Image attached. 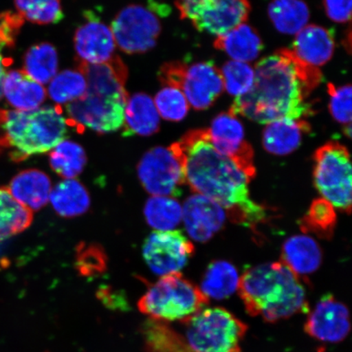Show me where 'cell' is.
<instances>
[{
    "mask_svg": "<svg viewBox=\"0 0 352 352\" xmlns=\"http://www.w3.org/2000/svg\"><path fill=\"white\" fill-rule=\"evenodd\" d=\"M305 329L314 340L328 343L340 342L351 330L349 308L331 294L324 296L308 315Z\"/></svg>",
    "mask_w": 352,
    "mask_h": 352,
    "instance_id": "5bb4252c",
    "label": "cell"
},
{
    "mask_svg": "<svg viewBox=\"0 0 352 352\" xmlns=\"http://www.w3.org/2000/svg\"><path fill=\"white\" fill-rule=\"evenodd\" d=\"M157 78L162 85L182 91L197 111L209 109L224 91L221 72L209 60L192 64L170 61L162 66Z\"/></svg>",
    "mask_w": 352,
    "mask_h": 352,
    "instance_id": "ba28073f",
    "label": "cell"
},
{
    "mask_svg": "<svg viewBox=\"0 0 352 352\" xmlns=\"http://www.w3.org/2000/svg\"><path fill=\"white\" fill-rule=\"evenodd\" d=\"M50 162L57 175L69 179L76 178L82 173L86 165L87 157L80 144L65 140L52 149Z\"/></svg>",
    "mask_w": 352,
    "mask_h": 352,
    "instance_id": "f546056e",
    "label": "cell"
},
{
    "mask_svg": "<svg viewBox=\"0 0 352 352\" xmlns=\"http://www.w3.org/2000/svg\"><path fill=\"white\" fill-rule=\"evenodd\" d=\"M351 92L350 85L341 87L333 83L328 85L330 113L334 120L344 126L351 124Z\"/></svg>",
    "mask_w": 352,
    "mask_h": 352,
    "instance_id": "f35d334b",
    "label": "cell"
},
{
    "mask_svg": "<svg viewBox=\"0 0 352 352\" xmlns=\"http://www.w3.org/2000/svg\"><path fill=\"white\" fill-rule=\"evenodd\" d=\"M254 73L252 89L236 98L228 113L267 124L314 113L307 99L323 80L319 68L303 63L288 48H281L259 60Z\"/></svg>",
    "mask_w": 352,
    "mask_h": 352,
    "instance_id": "6da1fadb",
    "label": "cell"
},
{
    "mask_svg": "<svg viewBox=\"0 0 352 352\" xmlns=\"http://www.w3.org/2000/svg\"><path fill=\"white\" fill-rule=\"evenodd\" d=\"M21 22L14 13L11 12L0 14V100L3 96L4 78L7 74V68L12 60L3 54V48L14 45L16 35L20 32Z\"/></svg>",
    "mask_w": 352,
    "mask_h": 352,
    "instance_id": "74e56055",
    "label": "cell"
},
{
    "mask_svg": "<svg viewBox=\"0 0 352 352\" xmlns=\"http://www.w3.org/2000/svg\"><path fill=\"white\" fill-rule=\"evenodd\" d=\"M352 0H324L325 12L329 19L337 23L351 21Z\"/></svg>",
    "mask_w": 352,
    "mask_h": 352,
    "instance_id": "b9f144b4",
    "label": "cell"
},
{
    "mask_svg": "<svg viewBox=\"0 0 352 352\" xmlns=\"http://www.w3.org/2000/svg\"><path fill=\"white\" fill-rule=\"evenodd\" d=\"M224 89L239 98L252 89L254 82V69L248 63L230 60L221 69Z\"/></svg>",
    "mask_w": 352,
    "mask_h": 352,
    "instance_id": "d590c367",
    "label": "cell"
},
{
    "mask_svg": "<svg viewBox=\"0 0 352 352\" xmlns=\"http://www.w3.org/2000/svg\"><path fill=\"white\" fill-rule=\"evenodd\" d=\"M337 223L336 209L324 198L312 202L305 217L300 220L303 232L312 233L320 239H330L333 235Z\"/></svg>",
    "mask_w": 352,
    "mask_h": 352,
    "instance_id": "1f68e13d",
    "label": "cell"
},
{
    "mask_svg": "<svg viewBox=\"0 0 352 352\" xmlns=\"http://www.w3.org/2000/svg\"><path fill=\"white\" fill-rule=\"evenodd\" d=\"M314 162V184L320 195L333 208L350 214L351 166L346 147L329 142L316 151Z\"/></svg>",
    "mask_w": 352,
    "mask_h": 352,
    "instance_id": "9c48e42d",
    "label": "cell"
},
{
    "mask_svg": "<svg viewBox=\"0 0 352 352\" xmlns=\"http://www.w3.org/2000/svg\"><path fill=\"white\" fill-rule=\"evenodd\" d=\"M17 13L38 25L58 23L64 19L60 0H14Z\"/></svg>",
    "mask_w": 352,
    "mask_h": 352,
    "instance_id": "e575fe53",
    "label": "cell"
},
{
    "mask_svg": "<svg viewBox=\"0 0 352 352\" xmlns=\"http://www.w3.org/2000/svg\"><path fill=\"white\" fill-rule=\"evenodd\" d=\"M195 246L179 231H157L145 240L143 255L153 274H176L186 266Z\"/></svg>",
    "mask_w": 352,
    "mask_h": 352,
    "instance_id": "7c38bea8",
    "label": "cell"
},
{
    "mask_svg": "<svg viewBox=\"0 0 352 352\" xmlns=\"http://www.w3.org/2000/svg\"><path fill=\"white\" fill-rule=\"evenodd\" d=\"M144 345L151 352H188L182 336L165 323L149 320L142 328Z\"/></svg>",
    "mask_w": 352,
    "mask_h": 352,
    "instance_id": "836d02e7",
    "label": "cell"
},
{
    "mask_svg": "<svg viewBox=\"0 0 352 352\" xmlns=\"http://www.w3.org/2000/svg\"><path fill=\"white\" fill-rule=\"evenodd\" d=\"M50 200L60 217L72 218L87 212L91 205L89 193L74 179H65L52 190Z\"/></svg>",
    "mask_w": 352,
    "mask_h": 352,
    "instance_id": "d4e9b609",
    "label": "cell"
},
{
    "mask_svg": "<svg viewBox=\"0 0 352 352\" xmlns=\"http://www.w3.org/2000/svg\"><path fill=\"white\" fill-rule=\"evenodd\" d=\"M138 171L140 183L153 196H177L179 187L186 184L182 160L170 146L145 153Z\"/></svg>",
    "mask_w": 352,
    "mask_h": 352,
    "instance_id": "8fae6325",
    "label": "cell"
},
{
    "mask_svg": "<svg viewBox=\"0 0 352 352\" xmlns=\"http://www.w3.org/2000/svg\"><path fill=\"white\" fill-rule=\"evenodd\" d=\"M209 301L199 287L176 272L162 276L149 286L140 298L138 308L149 320L184 323L204 309Z\"/></svg>",
    "mask_w": 352,
    "mask_h": 352,
    "instance_id": "8992f818",
    "label": "cell"
},
{
    "mask_svg": "<svg viewBox=\"0 0 352 352\" xmlns=\"http://www.w3.org/2000/svg\"><path fill=\"white\" fill-rule=\"evenodd\" d=\"M220 1L221 0H176L175 6L180 19L192 21L202 13L212 10Z\"/></svg>",
    "mask_w": 352,
    "mask_h": 352,
    "instance_id": "60d3db41",
    "label": "cell"
},
{
    "mask_svg": "<svg viewBox=\"0 0 352 352\" xmlns=\"http://www.w3.org/2000/svg\"><path fill=\"white\" fill-rule=\"evenodd\" d=\"M267 12L274 28L285 34H296L310 19L309 8L303 0H272Z\"/></svg>",
    "mask_w": 352,
    "mask_h": 352,
    "instance_id": "484cf974",
    "label": "cell"
},
{
    "mask_svg": "<svg viewBox=\"0 0 352 352\" xmlns=\"http://www.w3.org/2000/svg\"><path fill=\"white\" fill-rule=\"evenodd\" d=\"M214 46L226 52L233 60L245 63L257 59L263 50L261 35L252 25L246 23L217 36Z\"/></svg>",
    "mask_w": 352,
    "mask_h": 352,
    "instance_id": "cb8c5ba5",
    "label": "cell"
},
{
    "mask_svg": "<svg viewBox=\"0 0 352 352\" xmlns=\"http://www.w3.org/2000/svg\"><path fill=\"white\" fill-rule=\"evenodd\" d=\"M188 352H241L248 325L222 307L204 308L186 322Z\"/></svg>",
    "mask_w": 352,
    "mask_h": 352,
    "instance_id": "52a82bcc",
    "label": "cell"
},
{
    "mask_svg": "<svg viewBox=\"0 0 352 352\" xmlns=\"http://www.w3.org/2000/svg\"><path fill=\"white\" fill-rule=\"evenodd\" d=\"M239 272L226 261L211 263L202 278L201 292L210 298L223 300L232 296L239 288Z\"/></svg>",
    "mask_w": 352,
    "mask_h": 352,
    "instance_id": "4316f807",
    "label": "cell"
},
{
    "mask_svg": "<svg viewBox=\"0 0 352 352\" xmlns=\"http://www.w3.org/2000/svg\"><path fill=\"white\" fill-rule=\"evenodd\" d=\"M322 253L312 237L297 235L289 237L281 250L280 262L287 266L299 278L314 274L318 270Z\"/></svg>",
    "mask_w": 352,
    "mask_h": 352,
    "instance_id": "44dd1931",
    "label": "cell"
},
{
    "mask_svg": "<svg viewBox=\"0 0 352 352\" xmlns=\"http://www.w3.org/2000/svg\"><path fill=\"white\" fill-rule=\"evenodd\" d=\"M211 143L217 151L230 158L240 170L252 179L256 170L254 164V149L245 140L243 125L230 113L215 117L208 129Z\"/></svg>",
    "mask_w": 352,
    "mask_h": 352,
    "instance_id": "4fadbf2b",
    "label": "cell"
},
{
    "mask_svg": "<svg viewBox=\"0 0 352 352\" xmlns=\"http://www.w3.org/2000/svg\"><path fill=\"white\" fill-rule=\"evenodd\" d=\"M105 255L98 245H83L79 248L77 263L78 271L82 275L91 276L104 272L105 267Z\"/></svg>",
    "mask_w": 352,
    "mask_h": 352,
    "instance_id": "ab89813d",
    "label": "cell"
},
{
    "mask_svg": "<svg viewBox=\"0 0 352 352\" xmlns=\"http://www.w3.org/2000/svg\"><path fill=\"white\" fill-rule=\"evenodd\" d=\"M77 69L86 78L87 91L81 98L66 104L68 125L101 135L120 130L129 100L125 87L129 70L124 63L116 55L104 64L78 63Z\"/></svg>",
    "mask_w": 352,
    "mask_h": 352,
    "instance_id": "3957f363",
    "label": "cell"
},
{
    "mask_svg": "<svg viewBox=\"0 0 352 352\" xmlns=\"http://www.w3.org/2000/svg\"><path fill=\"white\" fill-rule=\"evenodd\" d=\"M311 131L306 120L283 118L267 123L263 132V146L276 156H285L300 146L302 136Z\"/></svg>",
    "mask_w": 352,
    "mask_h": 352,
    "instance_id": "d6986e66",
    "label": "cell"
},
{
    "mask_svg": "<svg viewBox=\"0 0 352 352\" xmlns=\"http://www.w3.org/2000/svg\"><path fill=\"white\" fill-rule=\"evenodd\" d=\"M252 6L249 0H221L217 6L191 21L200 32L222 35L248 21Z\"/></svg>",
    "mask_w": 352,
    "mask_h": 352,
    "instance_id": "e0dca14e",
    "label": "cell"
},
{
    "mask_svg": "<svg viewBox=\"0 0 352 352\" xmlns=\"http://www.w3.org/2000/svg\"><path fill=\"white\" fill-rule=\"evenodd\" d=\"M182 160L186 183L193 192L217 202L233 222L256 228L266 209L250 198V178L217 151L208 129H195L170 145Z\"/></svg>",
    "mask_w": 352,
    "mask_h": 352,
    "instance_id": "7a4b0ae2",
    "label": "cell"
},
{
    "mask_svg": "<svg viewBox=\"0 0 352 352\" xmlns=\"http://www.w3.org/2000/svg\"><path fill=\"white\" fill-rule=\"evenodd\" d=\"M122 135L151 136L160 126V116L151 96L140 92L127 100Z\"/></svg>",
    "mask_w": 352,
    "mask_h": 352,
    "instance_id": "ffe728a7",
    "label": "cell"
},
{
    "mask_svg": "<svg viewBox=\"0 0 352 352\" xmlns=\"http://www.w3.org/2000/svg\"><path fill=\"white\" fill-rule=\"evenodd\" d=\"M87 91V80L81 72L66 69L56 74L48 85L47 94L57 105L81 98Z\"/></svg>",
    "mask_w": 352,
    "mask_h": 352,
    "instance_id": "d6a6232c",
    "label": "cell"
},
{
    "mask_svg": "<svg viewBox=\"0 0 352 352\" xmlns=\"http://www.w3.org/2000/svg\"><path fill=\"white\" fill-rule=\"evenodd\" d=\"M182 218L189 236L198 242H205L221 230L226 213L217 202L195 195L186 201Z\"/></svg>",
    "mask_w": 352,
    "mask_h": 352,
    "instance_id": "2e32d148",
    "label": "cell"
},
{
    "mask_svg": "<svg viewBox=\"0 0 352 352\" xmlns=\"http://www.w3.org/2000/svg\"><path fill=\"white\" fill-rule=\"evenodd\" d=\"M67 133V120L60 105L32 111L0 109V155L12 162L52 151Z\"/></svg>",
    "mask_w": 352,
    "mask_h": 352,
    "instance_id": "5b68a950",
    "label": "cell"
},
{
    "mask_svg": "<svg viewBox=\"0 0 352 352\" xmlns=\"http://www.w3.org/2000/svg\"><path fill=\"white\" fill-rule=\"evenodd\" d=\"M86 19V22L79 26L74 37L78 63H107L116 56V43L112 30L91 12L87 13Z\"/></svg>",
    "mask_w": 352,
    "mask_h": 352,
    "instance_id": "9a60e30c",
    "label": "cell"
},
{
    "mask_svg": "<svg viewBox=\"0 0 352 352\" xmlns=\"http://www.w3.org/2000/svg\"><path fill=\"white\" fill-rule=\"evenodd\" d=\"M183 209L173 197L153 196L144 206L147 223L158 231H170L182 221Z\"/></svg>",
    "mask_w": 352,
    "mask_h": 352,
    "instance_id": "4dcf8cb0",
    "label": "cell"
},
{
    "mask_svg": "<svg viewBox=\"0 0 352 352\" xmlns=\"http://www.w3.org/2000/svg\"><path fill=\"white\" fill-rule=\"evenodd\" d=\"M237 292L248 314L267 322L288 319L308 308L300 278L281 262L248 268Z\"/></svg>",
    "mask_w": 352,
    "mask_h": 352,
    "instance_id": "277c9868",
    "label": "cell"
},
{
    "mask_svg": "<svg viewBox=\"0 0 352 352\" xmlns=\"http://www.w3.org/2000/svg\"><path fill=\"white\" fill-rule=\"evenodd\" d=\"M110 29L121 51L126 54H140L155 47L162 24L151 8L132 4L118 13Z\"/></svg>",
    "mask_w": 352,
    "mask_h": 352,
    "instance_id": "30bf717a",
    "label": "cell"
},
{
    "mask_svg": "<svg viewBox=\"0 0 352 352\" xmlns=\"http://www.w3.org/2000/svg\"><path fill=\"white\" fill-rule=\"evenodd\" d=\"M160 116L167 121L179 122L189 111L188 100L183 92L173 87H164L153 100Z\"/></svg>",
    "mask_w": 352,
    "mask_h": 352,
    "instance_id": "8d00e7d4",
    "label": "cell"
},
{
    "mask_svg": "<svg viewBox=\"0 0 352 352\" xmlns=\"http://www.w3.org/2000/svg\"><path fill=\"white\" fill-rule=\"evenodd\" d=\"M58 55L50 43H38L26 52L24 70L33 80L43 85L50 82L57 74Z\"/></svg>",
    "mask_w": 352,
    "mask_h": 352,
    "instance_id": "f1b7e54d",
    "label": "cell"
},
{
    "mask_svg": "<svg viewBox=\"0 0 352 352\" xmlns=\"http://www.w3.org/2000/svg\"><path fill=\"white\" fill-rule=\"evenodd\" d=\"M336 41L331 30L318 25H308L296 34L292 50L307 65L318 68L332 59Z\"/></svg>",
    "mask_w": 352,
    "mask_h": 352,
    "instance_id": "ac0fdd59",
    "label": "cell"
},
{
    "mask_svg": "<svg viewBox=\"0 0 352 352\" xmlns=\"http://www.w3.org/2000/svg\"><path fill=\"white\" fill-rule=\"evenodd\" d=\"M32 221V211L16 201L7 188L0 187V241L25 231Z\"/></svg>",
    "mask_w": 352,
    "mask_h": 352,
    "instance_id": "83f0119b",
    "label": "cell"
},
{
    "mask_svg": "<svg viewBox=\"0 0 352 352\" xmlns=\"http://www.w3.org/2000/svg\"><path fill=\"white\" fill-rule=\"evenodd\" d=\"M3 94L8 103L19 111L37 109L47 98V90L23 70H11L3 81Z\"/></svg>",
    "mask_w": 352,
    "mask_h": 352,
    "instance_id": "7402d4cb",
    "label": "cell"
},
{
    "mask_svg": "<svg viewBox=\"0 0 352 352\" xmlns=\"http://www.w3.org/2000/svg\"><path fill=\"white\" fill-rule=\"evenodd\" d=\"M7 188L16 201L32 211L43 208L50 201L52 192L50 177L35 169L17 174Z\"/></svg>",
    "mask_w": 352,
    "mask_h": 352,
    "instance_id": "603a6c76",
    "label": "cell"
},
{
    "mask_svg": "<svg viewBox=\"0 0 352 352\" xmlns=\"http://www.w3.org/2000/svg\"><path fill=\"white\" fill-rule=\"evenodd\" d=\"M344 131L347 138H350L351 136V124L345 126Z\"/></svg>",
    "mask_w": 352,
    "mask_h": 352,
    "instance_id": "7bdbcfd3",
    "label": "cell"
}]
</instances>
